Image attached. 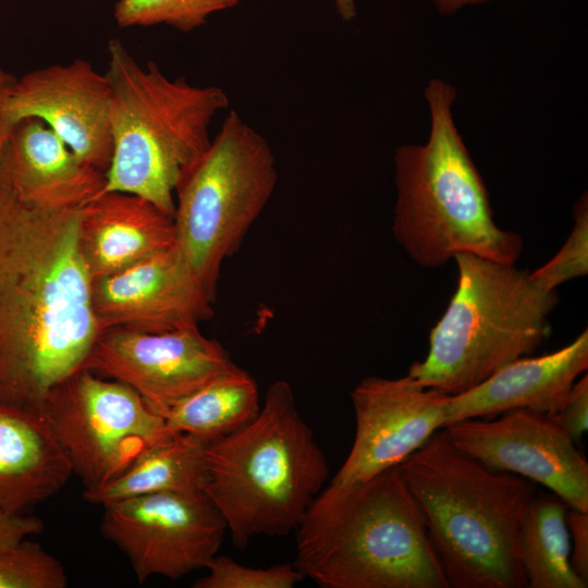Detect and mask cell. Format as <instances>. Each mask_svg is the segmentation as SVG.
Segmentation results:
<instances>
[{"mask_svg": "<svg viewBox=\"0 0 588 588\" xmlns=\"http://www.w3.org/2000/svg\"><path fill=\"white\" fill-rule=\"evenodd\" d=\"M81 209L21 200L0 180V405L40 415L101 333L78 246Z\"/></svg>", "mask_w": 588, "mask_h": 588, "instance_id": "6da1fadb", "label": "cell"}, {"mask_svg": "<svg viewBox=\"0 0 588 588\" xmlns=\"http://www.w3.org/2000/svg\"><path fill=\"white\" fill-rule=\"evenodd\" d=\"M449 588H525L520 522L538 485L458 450L444 429L397 465Z\"/></svg>", "mask_w": 588, "mask_h": 588, "instance_id": "7a4b0ae2", "label": "cell"}, {"mask_svg": "<svg viewBox=\"0 0 588 588\" xmlns=\"http://www.w3.org/2000/svg\"><path fill=\"white\" fill-rule=\"evenodd\" d=\"M296 530L295 566L324 588H449L397 466L320 491Z\"/></svg>", "mask_w": 588, "mask_h": 588, "instance_id": "3957f363", "label": "cell"}, {"mask_svg": "<svg viewBox=\"0 0 588 588\" xmlns=\"http://www.w3.org/2000/svg\"><path fill=\"white\" fill-rule=\"evenodd\" d=\"M425 97L428 140L404 144L394 155L392 231L397 243L426 268L442 266L460 253L515 264L523 238L493 220L486 185L454 122V87L433 78Z\"/></svg>", "mask_w": 588, "mask_h": 588, "instance_id": "277c9868", "label": "cell"}, {"mask_svg": "<svg viewBox=\"0 0 588 588\" xmlns=\"http://www.w3.org/2000/svg\"><path fill=\"white\" fill-rule=\"evenodd\" d=\"M205 467L203 491L240 549L256 537L295 530L329 476L285 380L269 385L250 422L207 445Z\"/></svg>", "mask_w": 588, "mask_h": 588, "instance_id": "5b68a950", "label": "cell"}, {"mask_svg": "<svg viewBox=\"0 0 588 588\" xmlns=\"http://www.w3.org/2000/svg\"><path fill=\"white\" fill-rule=\"evenodd\" d=\"M112 156L103 192L140 196L174 215L182 174L207 150L210 125L229 107L218 86L169 78L154 62L143 66L124 44H108Z\"/></svg>", "mask_w": 588, "mask_h": 588, "instance_id": "8992f818", "label": "cell"}, {"mask_svg": "<svg viewBox=\"0 0 588 588\" xmlns=\"http://www.w3.org/2000/svg\"><path fill=\"white\" fill-rule=\"evenodd\" d=\"M456 291L431 329L429 351L407 375L449 395L466 392L548 339L559 297L514 264L468 253L454 256Z\"/></svg>", "mask_w": 588, "mask_h": 588, "instance_id": "52a82bcc", "label": "cell"}, {"mask_svg": "<svg viewBox=\"0 0 588 588\" xmlns=\"http://www.w3.org/2000/svg\"><path fill=\"white\" fill-rule=\"evenodd\" d=\"M278 183L268 140L236 111L174 192L175 245L216 301L223 262L241 248Z\"/></svg>", "mask_w": 588, "mask_h": 588, "instance_id": "ba28073f", "label": "cell"}, {"mask_svg": "<svg viewBox=\"0 0 588 588\" xmlns=\"http://www.w3.org/2000/svg\"><path fill=\"white\" fill-rule=\"evenodd\" d=\"M39 414L85 489L109 481L170 436L134 389L85 368L57 383Z\"/></svg>", "mask_w": 588, "mask_h": 588, "instance_id": "9c48e42d", "label": "cell"}, {"mask_svg": "<svg viewBox=\"0 0 588 588\" xmlns=\"http://www.w3.org/2000/svg\"><path fill=\"white\" fill-rule=\"evenodd\" d=\"M103 509L101 532L127 556L140 584L206 568L228 531L204 491L143 494Z\"/></svg>", "mask_w": 588, "mask_h": 588, "instance_id": "30bf717a", "label": "cell"}, {"mask_svg": "<svg viewBox=\"0 0 588 588\" xmlns=\"http://www.w3.org/2000/svg\"><path fill=\"white\" fill-rule=\"evenodd\" d=\"M236 366L220 342L192 327L167 332L106 330L83 368L127 384L159 411Z\"/></svg>", "mask_w": 588, "mask_h": 588, "instance_id": "8fae6325", "label": "cell"}, {"mask_svg": "<svg viewBox=\"0 0 588 588\" xmlns=\"http://www.w3.org/2000/svg\"><path fill=\"white\" fill-rule=\"evenodd\" d=\"M450 441L486 467L542 485L568 507L588 512V463L552 415L527 408L444 428Z\"/></svg>", "mask_w": 588, "mask_h": 588, "instance_id": "7c38bea8", "label": "cell"}, {"mask_svg": "<svg viewBox=\"0 0 588 588\" xmlns=\"http://www.w3.org/2000/svg\"><path fill=\"white\" fill-rule=\"evenodd\" d=\"M449 399V394L424 387L408 375L363 379L351 392L354 441L331 482L364 480L396 467L445 428Z\"/></svg>", "mask_w": 588, "mask_h": 588, "instance_id": "4fadbf2b", "label": "cell"}, {"mask_svg": "<svg viewBox=\"0 0 588 588\" xmlns=\"http://www.w3.org/2000/svg\"><path fill=\"white\" fill-rule=\"evenodd\" d=\"M7 114L13 127L25 119L41 120L82 162L107 172L112 156L111 87L90 62L78 58L16 78Z\"/></svg>", "mask_w": 588, "mask_h": 588, "instance_id": "5bb4252c", "label": "cell"}, {"mask_svg": "<svg viewBox=\"0 0 588 588\" xmlns=\"http://www.w3.org/2000/svg\"><path fill=\"white\" fill-rule=\"evenodd\" d=\"M213 303L176 245L94 280L91 285L93 309L101 332L199 327L212 317Z\"/></svg>", "mask_w": 588, "mask_h": 588, "instance_id": "9a60e30c", "label": "cell"}, {"mask_svg": "<svg viewBox=\"0 0 588 588\" xmlns=\"http://www.w3.org/2000/svg\"><path fill=\"white\" fill-rule=\"evenodd\" d=\"M0 180L27 204L77 210L103 192L106 173L82 162L45 122L25 119L3 148Z\"/></svg>", "mask_w": 588, "mask_h": 588, "instance_id": "2e32d148", "label": "cell"}, {"mask_svg": "<svg viewBox=\"0 0 588 588\" xmlns=\"http://www.w3.org/2000/svg\"><path fill=\"white\" fill-rule=\"evenodd\" d=\"M588 368V331L553 353L520 357L473 389L450 395L445 427L469 418H493L527 408L556 415L578 376Z\"/></svg>", "mask_w": 588, "mask_h": 588, "instance_id": "e0dca14e", "label": "cell"}, {"mask_svg": "<svg viewBox=\"0 0 588 588\" xmlns=\"http://www.w3.org/2000/svg\"><path fill=\"white\" fill-rule=\"evenodd\" d=\"M79 252L97 280L175 245L173 217L124 192H102L81 209Z\"/></svg>", "mask_w": 588, "mask_h": 588, "instance_id": "ac0fdd59", "label": "cell"}, {"mask_svg": "<svg viewBox=\"0 0 588 588\" xmlns=\"http://www.w3.org/2000/svg\"><path fill=\"white\" fill-rule=\"evenodd\" d=\"M72 474L40 415L0 405V509L22 513L58 493Z\"/></svg>", "mask_w": 588, "mask_h": 588, "instance_id": "d6986e66", "label": "cell"}, {"mask_svg": "<svg viewBox=\"0 0 588 588\" xmlns=\"http://www.w3.org/2000/svg\"><path fill=\"white\" fill-rule=\"evenodd\" d=\"M207 445L195 436L172 433L109 481L85 489L83 497L103 506L149 493L203 491Z\"/></svg>", "mask_w": 588, "mask_h": 588, "instance_id": "ffe728a7", "label": "cell"}, {"mask_svg": "<svg viewBox=\"0 0 588 588\" xmlns=\"http://www.w3.org/2000/svg\"><path fill=\"white\" fill-rule=\"evenodd\" d=\"M261 407L255 379L236 366L179 402L156 411L167 431L195 436L208 444L250 422Z\"/></svg>", "mask_w": 588, "mask_h": 588, "instance_id": "44dd1931", "label": "cell"}, {"mask_svg": "<svg viewBox=\"0 0 588 588\" xmlns=\"http://www.w3.org/2000/svg\"><path fill=\"white\" fill-rule=\"evenodd\" d=\"M568 505L554 492L537 491L520 522L518 553L530 588H586L569 562Z\"/></svg>", "mask_w": 588, "mask_h": 588, "instance_id": "7402d4cb", "label": "cell"}, {"mask_svg": "<svg viewBox=\"0 0 588 588\" xmlns=\"http://www.w3.org/2000/svg\"><path fill=\"white\" fill-rule=\"evenodd\" d=\"M242 0H118L113 17L118 26L169 25L191 32L204 25L212 14L231 9Z\"/></svg>", "mask_w": 588, "mask_h": 588, "instance_id": "603a6c76", "label": "cell"}, {"mask_svg": "<svg viewBox=\"0 0 588 588\" xmlns=\"http://www.w3.org/2000/svg\"><path fill=\"white\" fill-rule=\"evenodd\" d=\"M61 562L29 537L0 553V588H65Z\"/></svg>", "mask_w": 588, "mask_h": 588, "instance_id": "cb8c5ba5", "label": "cell"}, {"mask_svg": "<svg viewBox=\"0 0 588 588\" xmlns=\"http://www.w3.org/2000/svg\"><path fill=\"white\" fill-rule=\"evenodd\" d=\"M206 569L207 575L195 580L194 588H292L305 579L294 563L252 567L217 554Z\"/></svg>", "mask_w": 588, "mask_h": 588, "instance_id": "d4e9b609", "label": "cell"}, {"mask_svg": "<svg viewBox=\"0 0 588 588\" xmlns=\"http://www.w3.org/2000/svg\"><path fill=\"white\" fill-rule=\"evenodd\" d=\"M588 272V200L585 194L574 208L573 229L560 250L530 274L531 280L546 291Z\"/></svg>", "mask_w": 588, "mask_h": 588, "instance_id": "484cf974", "label": "cell"}, {"mask_svg": "<svg viewBox=\"0 0 588 588\" xmlns=\"http://www.w3.org/2000/svg\"><path fill=\"white\" fill-rule=\"evenodd\" d=\"M553 416L575 443L581 440L588 425L587 375L575 381L563 407Z\"/></svg>", "mask_w": 588, "mask_h": 588, "instance_id": "4316f807", "label": "cell"}, {"mask_svg": "<svg viewBox=\"0 0 588 588\" xmlns=\"http://www.w3.org/2000/svg\"><path fill=\"white\" fill-rule=\"evenodd\" d=\"M566 519L571 539V566L577 576L588 583V512L568 507Z\"/></svg>", "mask_w": 588, "mask_h": 588, "instance_id": "83f0119b", "label": "cell"}, {"mask_svg": "<svg viewBox=\"0 0 588 588\" xmlns=\"http://www.w3.org/2000/svg\"><path fill=\"white\" fill-rule=\"evenodd\" d=\"M42 529L44 523L37 517L0 509V553L24 538L40 534Z\"/></svg>", "mask_w": 588, "mask_h": 588, "instance_id": "f1b7e54d", "label": "cell"}, {"mask_svg": "<svg viewBox=\"0 0 588 588\" xmlns=\"http://www.w3.org/2000/svg\"><path fill=\"white\" fill-rule=\"evenodd\" d=\"M16 78L0 68V157L13 128L7 114V105Z\"/></svg>", "mask_w": 588, "mask_h": 588, "instance_id": "f546056e", "label": "cell"}, {"mask_svg": "<svg viewBox=\"0 0 588 588\" xmlns=\"http://www.w3.org/2000/svg\"><path fill=\"white\" fill-rule=\"evenodd\" d=\"M441 13H453L462 7L479 3L486 0H432Z\"/></svg>", "mask_w": 588, "mask_h": 588, "instance_id": "4dcf8cb0", "label": "cell"}, {"mask_svg": "<svg viewBox=\"0 0 588 588\" xmlns=\"http://www.w3.org/2000/svg\"><path fill=\"white\" fill-rule=\"evenodd\" d=\"M334 2L336 11L343 21L350 22L356 16L355 0H334Z\"/></svg>", "mask_w": 588, "mask_h": 588, "instance_id": "1f68e13d", "label": "cell"}]
</instances>
